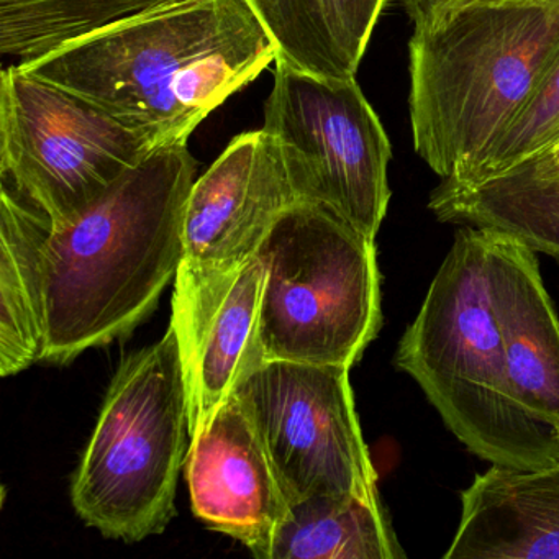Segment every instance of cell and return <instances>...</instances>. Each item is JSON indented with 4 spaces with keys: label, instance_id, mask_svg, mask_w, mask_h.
Returning a JSON list of instances; mask_svg holds the SVG:
<instances>
[{
    "label": "cell",
    "instance_id": "6da1fadb",
    "mask_svg": "<svg viewBox=\"0 0 559 559\" xmlns=\"http://www.w3.org/2000/svg\"><path fill=\"white\" fill-rule=\"evenodd\" d=\"M250 0H191L64 45L22 70L146 136L188 143L228 97L276 63Z\"/></svg>",
    "mask_w": 559,
    "mask_h": 559
},
{
    "label": "cell",
    "instance_id": "7a4b0ae2",
    "mask_svg": "<svg viewBox=\"0 0 559 559\" xmlns=\"http://www.w3.org/2000/svg\"><path fill=\"white\" fill-rule=\"evenodd\" d=\"M198 163L188 143L153 148L45 245L44 361L126 338L152 316L185 258Z\"/></svg>",
    "mask_w": 559,
    "mask_h": 559
},
{
    "label": "cell",
    "instance_id": "3957f363",
    "mask_svg": "<svg viewBox=\"0 0 559 559\" xmlns=\"http://www.w3.org/2000/svg\"><path fill=\"white\" fill-rule=\"evenodd\" d=\"M559 57V4H477L435 15L408 41L417 155L463 182L515 122Z\"/></svg>",
    "mask_w": 559,
    "mask_h": 559
},
{
    "label": "cell",
    "instance_id": "277c9868",
    "mask_svg": "<svg viewBox=\"0 0 559 559\" xmlns=\"http://www.w3.org/2000/svg\"><path fill=\"white\" fill-rule=\"evenodd\" d=\"M394 365L480 460L526 471L559 463L558 435L520 411L510 394L489 228L457 231Z\"/></svg>",
    "mask_w": 559,
    "mask_h": 559
},
{
    "label": "cell",
    "instance_id": "5b68a950",
    "mask_svg": "<svg viewBox=\"0 0 559 559\" xmlns=\"http://www.w3.org/2000/svg\"><path fill=\"white\" fill-rule=\"evenodd\" d=\"M188 392L175 326L123 359L71 484L74 510L107 538L159 535L175 516Z\"/></svg>",
    "mask_w": 559,
    "mask_h": 559
},
{
    "label": "cell",
    "instance_id": "8992f818",
    "mask_svg": "<svg viewBox=\"0 0 559 559\" xmlns=\"http://www.w3.org/2000/svg\"><path fill=\"white\" fill-rule=\"evenodd\" d=\"M261 358L353 368L382 325L376 240L335 212L297 202L258 250Z\"/></svg>",
    "mask_w": 559,
    "mask_h": 559
},
{
    "label": "cell",
    "instance_id": "52a82bcc",
    "mask_svg": "<svg viewBox=\"0 0 559 559\" xmlns=\"http://www.w3.org/2000/svg\"><path fill=\"white\" fill-rule=\"evenodd\" d=\"M155 146L22 68L0 76V189L61 227Z\"/></svg>",
    "mask_w": 559,
    "mask_h": 559
},
{
    "label": "cell",
    "instance_id": "ba28073f",
    "mask_svg": "<svg viewBox=\"0 0 559 559\" xmlns=\"http://www.w3.org/2000/svg\"><path fill=\"white\" fill-rule=\"evenodd\" d=\"M261 129L276 140L299 202L322 205L376 240L391 202L392 146L356 78L276 63Z\"/></svg>",
    "mask_w": 559,
    "mask_h": 559
},
{
    "label": "cell",
    "instance_id": "9c48e42d",
    "mask_svg": "<svg viewBox=\"0 0 559 559\" xmlns=\"http://www.w3.org/2000/svg\"><path fill=\"white\" fill-rule=\"evenodd\" d=\"M349 369L266 361L235 388L263 438L289 506L320 493L379 499Z\"/></svg>",
    "mask_w": 559,
    "mask_h": 559
},
{
    "label": "cell",
    "instance_id": "30bf717a",
    "mask_svg": "<svg viewBox=\"0 0 559 559\" xmlns=\"http://www.w3.org/2000/svg\"><path fill=\"white\" fill-rule=\"evenodd\" d=\"M258 253L237 270L176 274L171 325L178 335L188 392L189 437L258 366L261 293Z\"/></svg>",
    "mask_w": 559,
    "mask_h": 559
},
{
    "label": "cell",
    "instance_id": "8fae6325",
    "mask_svg": "<svg viewBox=\"0 0 559 559\" xmlns=\"http://www.w3.org/2000/svg\"><path fill=\"white\" fill-rule=\"evenodd\" d=\"M297 202L276 140L263 129L235 136L189 191L179 267L237 270Z\"/></svg>",
    "mask_w": 559,
    "mask_h": 559
},
{
    "label": "cell",
    "instance_id": "7c38bea8",
    "mask_svg": "<svg viewBox=\"0 0 559 559\" xmlns=\"http://www.w3.org/2000/svg\"><path fill=\"white\" fill-rule=\"evenodd\" d=\"M186 473L194 515L266 559L289 502L253 418L234 392L191 438Z\"/></svg>",
    "mask_w": 559,
    "mask_h": 559
},
{
    "label": "cell",
    "instance_id": "4fadbf2b",
    "mask_svg": "<svg viewBox=\"0 0 559 559\" xmlns=\"http://www.w3.org/2000/svg\"><path fill=\"white\" fill-rule=\"evenodd\" d=\"M492 234L493 287L510 394L520 411L559 437V319L535 251Z\"/></svg>",
    "mask_w": 559,
    "mask_h": 559
},
{
    "label": "cell",
    "instance_id": "5bb4252c",
    "mask_svg": "<svg viewBox=\"0 0 559 559\" xmlns=\"http://www.w3.org/2000/svg\"><path fill=\"white\" fill-rule=\"evenodd\" d=\"M444 559H559V463L496 466L461 492V515Z\"/></svg>",
    "mask_w": 559,
    "mask_h": 559
},
{
    "label": "cell",
    "instance_id": "9a60e30c",
    "mask_svg": "<svg viewBox=\"0 0 559 559\" xmlns=\"http://www.w3.org/2000/svg\"><path fill=\"white\" fill-rule=\"evenodd\" d=\"M51 224L0 189V376L17 374L45 352V245Z\"/></svg>",
    "mask_w": 559,
    "mask_h": 559
},
{
    "label": "cell",
    "instance_id": "2e32d148",
    "mask_svg": "<svg viewBox=\"0 0 559 559\" xmlns=\"http://www.w3.org/2000/svg\"><path fill=\"white\" fill-rule=\"evenodd\" d=\"M428 209L443 224L493 228L559 261V179L512 169L476 185L441 181Z\"/></svg>",
    "mask_w": 559,
    "mask_h": 559
},
{
    "label": "cell",
    "instance_id": "e0dca14e",
    "mask_svg": "<svg viewBox=\"0 0 559 559\" xmlns=\"http://www.w3.org/2000/svg\"><path fill=\"white\" fill-rule=\"evenodd\" d=\"M381 499L320 493L290 503L266 559H404Z\"/></svg>",
    "mask_w": 559,
    "mask_h": 559
},
{
    "label": "cell",
    "instance_id": "ac0fdd59",
    "mask_svg": "<svg viewBox=\"0 0 559 559\" xmlns=\"http://www.w3.org/2000/svg\"><path fill=\"white\" fill-rule=\"evenodd\" d=\"M191 0H0L4 67H25L64 45Z\"/></svg>",
    "mask_w": 559,
    "mask_h": 559
},
{
    "label": "cell",
    "instance_id": "d6986e66",
    "mask_svg": "<svg viewBox=\"0 0 559 559\" xmlns=\"http://www.w3.org/2000/svg\"><path fill=\"white\" fill-rule=\"evenodd\" d=\"M277 47L276 63L349 80L333 47L319 0H250Z\"/></svg>",
    "mask_w": 559,
    "mask_h": 559
},
{
    "label": "cell",
    "instance_id": "ffe728a7",
    "mask_svg": "<svg viewBox=\"0 0 559 559\" xmlns=\"http://www.w3.org/2000/svg\"><path fill=\"white\" fill-rule=\"evenodd\" d=\"M559 139V57L549 68L542 86L515 122L487 152L467 181L454 185H476L506 175L528 162ZM450 182V181H447Z\"/></svg>",
    "mask_w": 559,
    "mask_h": 559
},
{
    "label": "cell",
    "instance_id": "44dd1931",
    "mask_svg": "<svg viewBox=\"0 0 559 559\" xmlns=\"http://www.w3.org/2000/svg\"><path fill=\"white\" fill-rule=\"evenodd\" d=\"M333 47L349 78H356L372 32L389 0H319Z\"/></svg>",
    "mask_w": 559,
    "mask_h": 559
},
{
    "label": "cell",
    "instance_id": "7402d4cb",
    "mask_svg": "<svg viewBox=\"0 0 559 559\" xmlns=\"http://www.w3.org/2000/svg\"><path fill=\"white\" fill-rule=\"evenodd\" d=\"M513 169H522L539 179H559V139L548 148Z\"/></svg>",
    "mask_w": 559,
    "mask_h": 559
},
{
    "label": "cell",
    "instance_id": "603a6c76",
    "mask_svg": "<svg viewBox=\"0 0 559 559\" xmlns=\"http://www.w3.org/2000/svg\"><path fill=\"white\" fill-rule=\"evenodd\" d=\"M477 4L555 5L559 4V0H438L433 17L437 14H441V12L453 11V9H461L466 8V5Z\"/></svg>",
    "mask_w": 559,
    "mask_h": 559
},
{
    "label": "cell",
    "instance_id": "cb8c5ba5",
    "mask_svg": "<svg viewBox=\"0 0 559 559\" xmlns=\"http://www.w3.org/2000/svg\"><path fill=\"white\" fill-rule=\"evenodd\" d=\"M401 4L415 28L431 21L438 0H401Z\"/></svg>",
    "mask_w": 559,
    "mask_h": 559
}]
</instances>
